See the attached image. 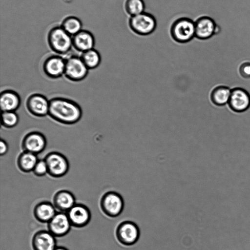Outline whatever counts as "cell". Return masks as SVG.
Segmentation results:
<instances>
[{
    "label": "cell",
    "mask_w": 250,
    "mask_h": 250,
    "mask_svg": "<svg viewBox=\"0 0 250 250\" xmlns=\"http://www.w3.org/2000/svg\"><path fill=\"white\" fill-rule=\"evenodd\" d=\"M100 205L102 211L105 215L114 218L122 213L124 202L119 193L110 191L103 194L100 200Z\"/></svg>",
    "instance_id": "obj_5"
},
{
    "label": "cell",
    "mask_w": 250,
    "mask_h": 250,
    "mask_svg": "<svg viewBox=\"0 0 250 250\" xmlns=\"http://www.w3.org/2000/svg\"><path fill=\"white\" fill-rule=\"evenodd\" d=\"M21 103L19 95L11 90H3L0 93V106L2 112L15 111Z\"/></svg>",
    "instance_id": "obj_18"
},
{
    "label": "cell",
    "mask_w": 250,
    "mask_h": 250,
    "mask_svg": "<svg viewBox=\"0 0 250 250\" xmlns=\"http://www.w3.org/2000/svg\"><path fill=\"white\" fill-rule=\"evenodd\" d=\"M47 42L50 49L60 55L66 54L73 47L72 36L61 26L54 27L49 30Z\"/></svg>",
    "instance_id": "obj_2"
},
{
    "label": "cell",
    "mask_w": 250,
    "mask_h": 250,
    "mask_svg": "<svg viewBox=\"0 0 250 250\" xmlns=\"http://www.w3.org/2000/svg\"><path fill=\"white\" fill-rule=\"evenodd\" d=\"M240 73L245 78H250V63H243L240 67Z\"/></svg>",
    "instance_id": "obj_28"
},
{
    "label": "cell",
    "mask_w": 250,
    "mask_h": 250,
    "mask_svg": "<svg viewBox=\"0 0 250 250\" xmlns=\"http://www.w3.org/2000/svg\"><path fill=\"white\" fill-rule=\"evenodd\" d=\"M231 90L226 86H219L211 92L210 98L212 102L218 106H222L228 103Z\"/></svg>",
    "instance_id": "obj_22"
},
{
    "label": "cell",
    "mask_w": 250,
    "mask_h": 250,
    "mask_svg": "<svg viewBox=\"0 0 250 250\" xmlns=\"http://www.w3.org/2000/svg\"><path fill=\"white\" fill-rule=\"evenodd\" d=\"M61 26L72 37L83 30L82 21L78 18L75 16H69L65 18L63 20Z\"/></svg>",
    "instance_id": "obj_23"
},
{
    "label": "cell",
    "mask_w": 250,
    "mask_h": 250,
    "mask_svg": "<svg viewBox=\"0 0 250 250\" xmlns=\"http://www.w3.org/2000/svg\"><path fill=\"white\" fill-rule=\"evenodd\" d=\"M81 58L88 69L97 68L101 61L100 53L94 48L82 53Z\"/></svg>",
    "instance_id": "obj_24"
},
{
    "label": "cell",
    "mask_w": 250,
    "mask_h": 250,
    "mask_svg": "<svg viewBox=\"0 0 250 250\" xmlns=\"http://www.w3.org/2000/svg\"><path fill=\"white\" fill-rule=\"evenodd\" d=\"M65 60L59 55L48 57L44 61L42 69L44 74L51 79H58L64 74Z\"/></svg>",
    "instance_id": "obj_14"
},
{
    "label": "cell",
    "mask_w": 250,
    "mask_h": 250,
    "mask_svg": "<svg viewBox=\"0 0 250 250\" xmlns=\"http://www.w3.org/2000/svg\"><path fill=\"white\" fill-rule=\"evenodd\" d=\"M228 103L234 111L243 112L250 106V96L245 89L236 88L231 90Z\"/></svg>",
    "instance_id": "obj_15"
},
{
    "label": "cell",
    "mask_w": 250,
    "mask_h": 250,
    "mask_svg": "<svg viewBox=\"0 0 250 250\" xmlns=\"http://www.w3.org/2000/svg\"><path fill=\"white\" fill-rule=\"evenodd\" d=\"M195 22V35L197 39L205 40L214 35L219 28L214 21L208 16L198 18Z\"/></svg>",
    "instance_id": "obj_13"
},
{
    "label": "cell",
    "mask_w": 250,
    "mask_h": 250,
    "mask_svg": "<svg viewBox=\"0 0 250 250\" xmlns=\"http://www.w3.org/2000/svg\"><path fill=\"white\" fill-rule=\"evenodd\" d=\"M46 139L43 134L38 131L30 132L25 135L21 143L24 151L38 154L46 147Z\"/></svg>",
    "instance_id": "obj_9"
},
{
    "label": "cell",
    "mask_w": 250,
    "mask_h": 250,
    "mask_svg": "<svg viewBox=\"0 0 250 250\" xmlns=\"http://www.w3.org/2000/svg\"><path fill=\"white\" fill-rule=\"evenodd\" d=\"M19 118L15 111L2 112L1 124L6 128H13L19 123Z\"/></svg>",
    "instance_id": "obj_26"
},
{
    "label": "cell",
    "mask_w": 250,
    "mask_h": 250,
    "mask_svg": "<svg viewBox=\"0 0 250 250\" xmlns=\"http://www.w3.org/2000/svg\"><path fill=\"white\" fill-rule=\"evenodd\" d=\"M32 247L33 250H54L56 248L55 237L48 230L38 231L32 237Z\"/></svg>",
    "instance_id": "obj_16"
},
{
    "label": "cell",
    "mask_w": 250,
    "mask_h": 250,
    "mask_svg": "<svg viewBox=\"0 0 250 250\" xmlns=\"http://www.w3.org/2000/svg\"><path fill=\"white\" fill-rule=\"evenodd\" d=\"M27 110L32 115L42 117L48 115L49 101L44 95L33 94L28 97L26 102Z\"/></svg>",
    "instance_id": "obj_11"
},
{
    "label": "cell",
    "mask_w": 250,
    "mask_h": 250,
    "mask_svg": "<svg viewBox=\"0 0 250 250\" xmlns=\"http://www.w3.org/2000/svg\"><path fill=\"white\" fill-rule=\"evenodd\" d=\"M48 115L60 123L73 125L81 119L82 110L75 102L66 98L56 97L49 101Z\"/></svg>",
    "instance_id": "obj_1"
},
{
    "label": "cell",
    "mask_w": 250,
    "mask_h": 250,
    "mask_svg": "<svg viewBox=\"0 0 250 250\" xmlns=\"http://www.w3.org/2000/svg\"><path fill=\"white\" fill-rule=\"evenodd\" d=\"M130 29L141 36H147L156 29L157 21L151 14L144 12L140 14L130 16L128 21Z\"/></svg>",
    "instance_id": "obj_4"
},
{
    "label": "cell",
    "mask_w": 250,
    "mask_h": 250,
    "mask_svg": "<svg viewBox=\"0 0 250 250\" xmlns=\"http://www.w3.org/2000/svg\"><path fill=\"white\" fill-rule=\"evenodd\" d=\"M125 8L128 15L133 16L145 12V3L143 0H126Z\"/></svg>",
    "instance_id": "obj_25"
},
{
    "label": "cell",
    "mask_w": 250,
    "mask_h": 250,
    "mask_svg": "<svg viewBox=\"0 0 250 250\" xmlns=\"http://www.w3.org/2000/svg\"><path fill=\"white\" fill-rule=\"evenodd\" d=\"M81 57L72 56L65 60L64 75L69 80L79 82L84 79L88 73Z\"/></svg>",
    "instance_id": "obj_8"
},
{
    "label": "cell",
    "mask_w": 250,
    "mask_h": 250,
    "mask_svg": "<svg viewBox=\"0 0 250 250\" xmlns=\"http://www.w3.org/2000/svg\"><path fill=\"white\" fill-rule=\"evenodd\" d=\"M66 213L71 226L75 228L85 227L91 219L89 209L82 204H75Z\"/></svg>",
    "instance_id": "obj_10"
},
{
    "label": "cell",
    "mask_w": 250,
    "mask_h": 250,
    "mask_svg": "<svg viewBox=\"0 0 250 250\" xmlns=\"http://www.w3.org/2000/svg\"><path fill=\"white\" fill-rule=\"evenodd\" d=\"M72 41L73 47L82 53L94 48L95 43L92 33L83 29L72 37Z\"/></svg>",
    "instance_id": "obj_17"
},
{
    "label": "cell",
    "mask_w": 250,
    "mask_h": 250,
    "mask_svg": "<svg viewBox=\"0 0 250 250\" xmlns=\"http://www.w3.org/2000/svg\"><path fill=\"white\" fill-rule=\"evenodd\" d=\"M115 235L117 241L121 244L130 246L138 241L140 237V230L134 222L125 221L118 225Z\"/></svg>",
    "instance_id": "obj_7"
},
{
    "label": "cell",
    "mask_w": 250,
    "mask_h": 250,
    "mask_svg": "<svg viewBox=\"0 0 250 250\" xmlns=\"http://www.w3.org/2000/svg\"><path fill=\"white\" fill-rule=\"evenodd\" d=\"M170 34L173 40L178 43L188 42L195 37V22L187 17L179 18L171 24Z\"/></svg>",
    "instance_id": "obj_3"
},
{
    "label": "cell",
    "mask_w": 250,
    "mask_h": 250,
    "mask_svg": "<svg viewBox=\"0 0 250 250\" xmlns=\"http://www.w3.org/2000/svg\"><path fill=\"white\" fill-rule=\"evenodd\" d=\"M38 161L36 154L23 151L18 157L17 166L21 171L27 173L33 171Z\"/></svg>",
    "instance_id": "obj_21"
},
{
    "label": "cell",
    "mask_w": 250,
    "mask_h": 250,
    "mask_svg": "<svg viewBox=\"0 0 250 250\" xmlns=\"http://www.w3.org/2000/svg\"><path fill=\"white\" fill-rule=\"evenodd\" d=\"M57 212L53 204L48 201H42L34 207L33 214L37 221L48 223Z\"/></svg>",
    "instance_id": "obj_20"
},
{
    "label": "cell",
    "mask_w": 250,
    "mask_h": 250,
    "mask_svg": "<svg viewBox=\"0 0 250 250\" xmlns=\"http://www.w3.org/2000/svg\"><path fill=\"white\" fill-rule=\"evenodd\" d=\"M54 250H68L67 248L63 247H56Z\"/></svg>",
    "instance_id": "obj_30"
},
{
    "label": "cell",
    "mask_w": 250,
    "mask_h": 250,
    "mask_svg": "<svg viewBox=\"0 0 250 250\" xmlns=\"http://www.w3.org/2000/svg\"><path fill=\"white\" fill-rule=\"evenodd\" d=\"M66 212H57L47 223L48 230L55 237H62L66 235L71 227Z\"/></svg>",
    "instance_id": "obj_12"
},
{
    "label": "cell",
    "mask_w": 250,
    "mask_h": 250,
    "mask_svg": "<svg viewBox=\"0 0 250 250\" xmlns=\"http://www.w3.org/2000/svg\"><path fill=\"white\" fill-rule=\"evenodd\" d=\"M48 169V174L54 178L64 176L68 172L69 164L67 158L56 151L48 153L44 159Z\"/></svg>",
    "instance_id": "obj_6"
},
{
    "label": "cell",
    "mask_w": 250,
    "mask_h": 250,
    "mask_svg": "<svg viewBox=\"0 0 250 250\" xmlns=\"http://www.w3.org/2000/svg\"><path fill=\"white\" fill-rule=\"evenodd\" d=\"M33 172L37 176L41 177L48 174V169L44 160H38L36 163Z\"/></svg>",
    "instance_id": "obj_27"
},
{
    "label": "cell",
    "mask_w": 250,
    "mask_h": 250,
    "mask_svg": "<svg viewBox=\"0 0 250 250\" xmlns=\"http://www.w3.org/2000/svg\"><path fill=\"white\" fill-rule=\"evenodd\" d=\"M8 150V146L5 141L1 139L0 141V155H5Z\"/></svg>",
    "instance_id": "obj_29"
},
{
    "label": "cell",
    "mask_w": 250,
    "mask_h": 250,
    "mask_svg": "<svg viewBox=\"0 0 250 250\" xmlns=\"http://www.w3.org/2000/svg\"><path fill=\"white\" fill-rule=\"evenodd\" d=\"M75 197L72 192L66 190L57 191L53 197V205L60 212H66L76 203Z\"/></svg>",
    "instance_id": "obj_19"
}]
</instances>
